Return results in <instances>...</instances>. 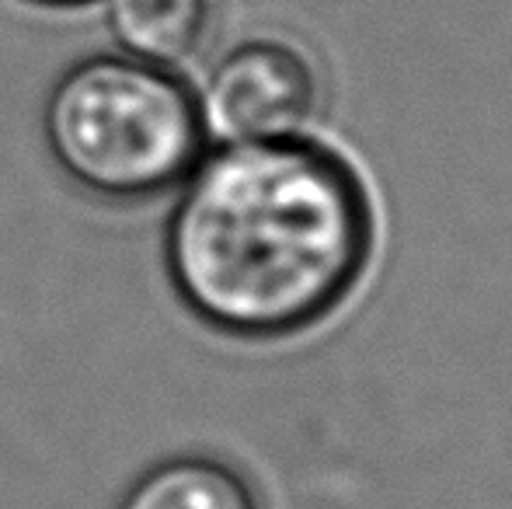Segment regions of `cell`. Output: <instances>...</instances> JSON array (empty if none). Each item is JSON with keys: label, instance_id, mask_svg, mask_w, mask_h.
Masks as SVG:
<instances>
[{"label": "cell", "instance_id": "cell-4", "mask_svg": "<svg viewBox=\"0 0 512 509\" xmlns=\"http://www.w3.org/2000/svg\"><path fill=\"white\" fill-rule=\"evenodd\" d=\"M115 509H262L251 482L209 454H175L150 464Z\"/></svg>", "mask_w": 512, "mask_h": 509}, {"label": "cell", "instance_id": "cell-5", "mask_svg": "<svg viewBox=\"0 0 512 509\" xmlns=\"http://www.w3.org/2000/svg\"><path fill=\"white\" fill-rule=\"evenodd\" d=\"M105 28L119 53L175 67L206 39L209 0H102Z\"/></svg>", "mask_w": 512, "mask_h": 509}, {"label": "cell", "instance_id": "cell-1", "mask_svg": "<svg viewBox=\"0 0 512 509\" xmlns=\"http://www.w3.org/2000/svg\"><path fill=\"white\" fill-rule=\"evenodd\" d=\"M164 220L178 304L230 339H283L342 304L370 255V206L304 136L209 143Z\"/></svg>", "mask_w": 512, "mask_h": 509}, {"label": "cell", "instance_id": "cell-2", "mask_svg": "<svg viewBox=\"0 0 512 509\" xmlns=\"http://www.w3.org/2000/svg\"><path fill=\"white\" fill-rule=\"evenodd\" d=\"M42 136L63 178L108 206L175 192L209 147L196 91L175 67L126 53L70 63L42 105Z\"/></svg>", "mask_w": 512, "mask_h": 509}, {"label": "cell", "instance_id": "cell-6", "mask_svg": "<svg viewBox=\"0 0 512 509\" xmlns=\"http://www.w3.org/2000/svg\"><path fill=\"white\" fill-rule=\"evenodd\" d=\"M28 4H42V7H84V4H95V0H28Z\"/></svg>", "mask_w": 512, "mask_h": 509}, {"label": "cell", "instance_id": "cell-3", "mask_svg": "<svg viewBox=\"0 0 512 509\" xmlns=\"http://www.w3.org/2000/svg\"><path fill=\"white\" fill-rule=\"evenodd\" d=\"M196 102L209 143L297 136L317 105V74L290 42L248 39L209 67Z\"/></svg>", "mask_w": 512, "mask_h": 509}]
</instances>
